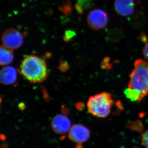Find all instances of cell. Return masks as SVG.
I'll use <instances>...</instances> for the list:
<instances>
[{
	"mask_svg": "<svg viewBox=\"0 0 148 148\" xmlns=\"http://www.w3.org/2000/svg\"><path fill=\"white\" fill-rule=\"evenodd\" d=\"M71 125V122L69 119L62 114L56 116L51 122L52 130L58 135H64L69 132L72 127Z\"/></svg>",
	"mask_w": 148,
	"mask_h": 148,
	"instance_id": "obj_7",
	"label": "cell"
},
{
	"mask_svg": "<svg viewBox=\"0 0 148 148\" xmlns=\"http://www.w3.org/2000/svg\"><path fill=\"white\" fill-rule=\"evenodd\" d=\"M124 93L126 97L132 102L138 101L140 103L143 99L141 93L139 91L129 88L124 90Z\"/></svg>",
	"mask_w": 148,
	"mask_h": 148,
	"instance_id": "obj_11",
	"label": "cell"
},
{
	"mask_svg": "<svg viewBox=\"0 0 148 148\" xmlns=\"http://www.w3.org/2000/svg\"><path fill=\"white\" fill-rule=\"evenodd\" d=\"M75 8L77 10V11L80 14L83 13V12L84 11V9L82 8V7H81L77 3L75 5Z\"/></svg>",
	"mask_w": 148,
	"mask_h": 148,
	"instance_id": "obj_18",
	"label": "cell"
},
{
	"mask_svg": "<svg viewBox=\"0 0 148 148\" xmlns=\"http://www.w3.org/2000/svg\"><path fill=\"white\" fill-rule=\"evenodd\" d=\"M143 53L144 56L148 61V41L146 42L143 49Z\"/></svg>",
	"mask_w": 148,
	"mask_h": 148,
	"instance_id": "obj_17",
	"label": "cell"
},
{
	"mask_svg": "<svg viewBox=\"0 0 148 148\" xmlns=\"http://www.w3.org/2000/svg\"><path fill=\"white\" fill-rule=\"evenodd\" d=\"M60 9L63 13L65 14L66 15H69L71 13L72 6L69 2H66L60 8Z\"/></svg>",
	"mask_w": 148,
	"mask_h": 148,
	"instance_id": "obj_12",
	"label": "cell"
},
{
	"mask_svg": "<svg viewBox=\"0 0 148 148\" xmlns=\"http://www.w3.org/2000/svg\"><path fill=\"white\" fill-rule=\"evenodd\" d=\"M3 45L13 50L19 48L23 44L24 37L17 29L10 28L3 33L1 37Z\"/></svg>",
	"mask_w": 148,
	"mask_h": 148,
	"instance_id": "obj_4",
	"label": "cell"
},
{
	"mask_svg": "<svg viewBox=\"0 0 148 148\" xmlns=\"http://www.w3.org/2000/svg\"><path fill=\"white\" fill-rule=\"evenodd\" d=\"M90 137L89 129L80 124L74 125L69 132V138L70 140L79 145L86 142Z\"/></svg>",
	"mask_w": 148,
	"mask_h": 148,
	"instance_id": "obj_6",
	"label": "cell"
},
{
	"mask_svg": "<svg viewBox=\"0 0 148 148\" xmlns=\"http://www.w3.org/2000/svg\"><path fill=\"white\" fill-rule=\"evenodd\" d=\"M19 71L27 80L33 83L43 82L49 75L44 59L33 55L24 57L20 64Z\"/></svg>",
	"mask_w": 148,
	"mask_h": 148,
	"instance_id": "obj_1",
	"label": "cell"
},
{
	"mask_svg": "<svg viewBox=\"0 0 148 148\" xmlns=\"http://www.w3.org/2000/svg\"><path fill=\"white\" fill-rule=\"evenodd\" d=\"M17 79L16 69L12 66H5L1 72V82L3 84H13Z\"/></svg>",
	"mask_w": 148,
	"mask_h": 148,
	"instance_id": "obj_9",
	"label": "cell"
},
{
	"mask_svg": "<svg viewBox=\"0 0 148 148\" xmlns=\"http://www.w3.org/2000/svg\"><path fill=\"white\" fill-rule=\"evenodd\" d=\"M141 140L143 145L146 148H148V130L143 132Z\"/></svg>",
	"mask_w": 148,
	"mask_h": 148,
	"instance_id": "obj_13",
	"label": "cell"
},
{
	"mask_svg": "<svg viewBox=\"0 0 148 148\" xmlns=\"http://www.w3.org/2000/svg\"><path fill=\"white\" fill-rule=\"evenodd\" d=\"M92 0H79L78 4L83 8H88L91 5Z\"/></svg>",
	"mask_w": 148,
	"mask_h": 148,
	"instance_id": "obj_16",
	"label": "cell"
},
{
	"mask_svg": "<svg viewBox=\"0 0 148 148\" xmlns=\"http://www.w3.org/2000/svg\"><path fill=\"white\" fill-rule=\"evenodd\" d=\"M129 77L128 88L139 91L143 98L148 95V61L136 60Z\"/></svg>",
	"mask_w": 148,
	"mask_h": 148,
	"instance_id": "obj_2",
	"label": "cell"
},
{
	"mask_svg": "<svg viewBox=\"0 0 148 148\" xmlns=\"http://www.w3.org/2000/svg\"><path fill=\"white\" fill-rule=\"evenodd\" d=\"M114 103L111 93L101 92L88 98L87 103L88 110L93 116L105 118L110 114Z\"/></svg>",
	"mask_w": 148,
	"mask_h": 148,
	"instance_id": "obj_3",
	"label": "cell"
},
{
	"mask_svg": "<svg viewBox=\"0 0 148 148\" xmlns=\"http://www.w3.org/2000/svg\"><path fill=\"white\" fill-rule=\"evenodd\" d=\"M89 27L95 30H100L107 26L108 22V16L105 11L95 9L89 12L87 18Z\"/></svg>",
	"mask_w": 148,
	"mask_h": 148,
	"instance_id": "obj_5",
	"label": "cell"
},
{
	"mask_svg": "<svg viewBox=\"0 0 148 148\" xmlns=\"http://www.w3.org/2000/svg\"><path fill=\"white\" fill-rule=\"evenodd\" d=\"M75 35V32L71 30L66 31L64 36V39L66 41H69Z\"/></svg>",
	"mask_w": 148,
	"mask_h": 148,
	"instance_id": "obj_15",
	"label": "cell"
},
{
	"mask_svg": "<svg viewBox=\"0 0 148 148\" xmlns=\"http://www.w3.org/2000/svg\"><path fill=\"white\" fill-rule=\"evenodd\" d=\"M101 68L103 69H110L112 68V65L110 63V59L109 57H105L103 59L101 64Z\"/></svg>",
	"mask_w": 148,
	"mask_h": 148,
	"instance_id": "obj_14",
	"label": "cell"
},
{
	"mask_svg": "<svg viewBox=\"0 0 148 148\" xmlns=\"http://www.w3.org/2000/svg\"><path fill=\"white\" fill-rule=\"evenodd\" d=\"M14 55L13 50L5 47L3 45L1 47L0 64L1 66H5L11 64L13 61Z\"/></svg>",
	"mask_w": 148,
	"mask_h": 148,
	"instance_id": "obj_10",
	"label": "cell"
},
{
	"mask_svg": "<svg viewBox=\"0 0 148 148\" xmlns=\"http://www.w3.org/2000/svg\"><path fill=\"white\" fill-rule=\"evenodd\" d=\"M115 10L121 16H130L135 11L134 0H115L114 3Z\"/></svg>",
	"mask_w": 148,
	"mask_h": 148,
	"instance_id": "obj_8",
	"label": "cell"
}]
</instances>
